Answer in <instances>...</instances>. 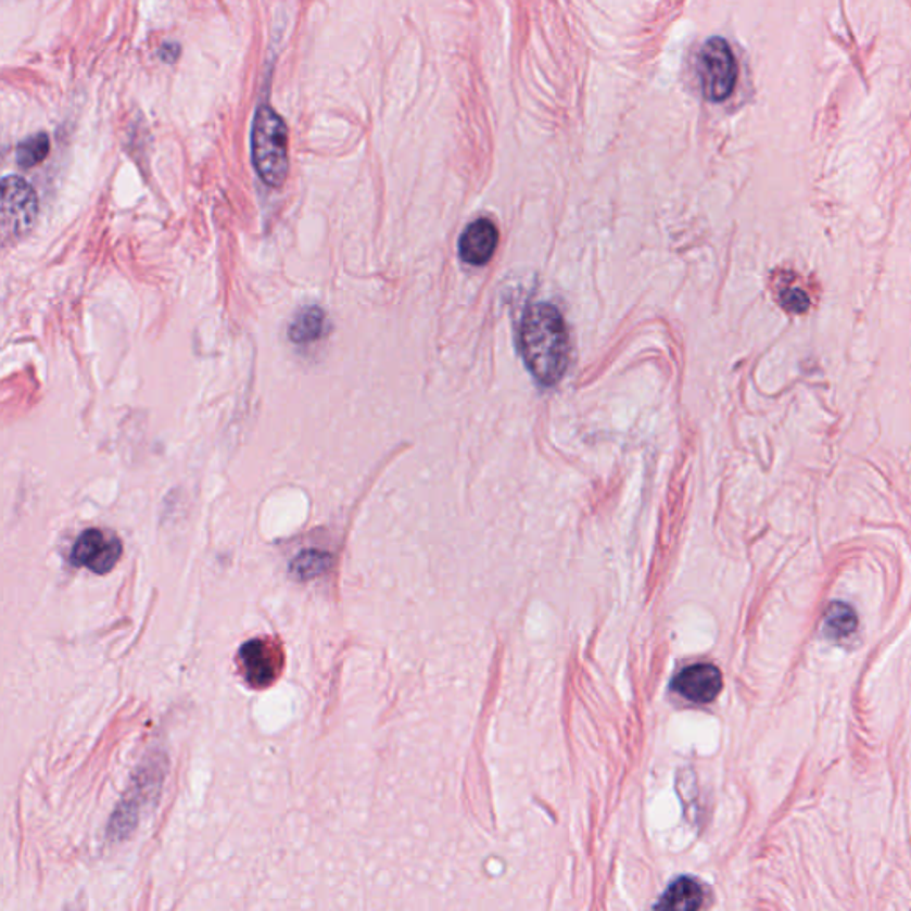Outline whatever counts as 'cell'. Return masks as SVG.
<instances>
[{
  "mask_svg": "<svg viewBox=\"0 0 911 911\" xmlns=\"http://www.w3.org/2000/svg\"><path fill=\"white\" fill-rule=\"evenodd\" d=\"M523 364L543 387H554L567 375L570 336L561 312L551 303H532L526 308L518 331Z\"/></svg>",
  "mask_w": 911,
  "mask_h": 911,
  "instance_id": "obj_1",
  "label": "cell"
},
{
  "mask_svg": "<svg viewBox=\"0 0 911 911\" xmlns=\"http://www.w3.org/2000/svg\"><path fill=\"white\" fill-rule=\"evenodd\" d=\"M252 159L256 175L269 188H280L289 175V130L271 105L256 109L252 127Z\"/></svg>",
  "mask_w": 911,
  "mask_h": 911,
  "instance_id": "obj_2",
  "label": "cell"
},
{
  "mask_svg": "<svg viewBox=\"0 0 911 911\" xmlns=\"http://www.w3.org/2000/svg\"><path fill=\"white\" fill-rule=\"evenodd\" d=\"M696 69L705 99L710 102L729 99L737 83V61L729 41L720 36L705 41L699 49Z\"/></svg>",
  "mask_w": 911,
  "mask_h": 911,
  "instance_id": "obj_3",
  "label": "cell"
},
{
  "mask_svg": "<svg viewBox=\"0 0 911 911\" xmlns=\"http://www.w3.org/2000/svg\"><path fill=\"white\" fill-rule=\"evenodd\" d=\"M38 194L27 180L18 175L4 177L0 205L2 241H16L30 232L38 217Z\"/></svg>",
  "mask_w": 911,
  "mask_h": 911,
  "instance_id": "obj_4",
  "label": "cell"
},
{
  "mask_svg": "<svg viewBox=\"0 0 911 911\" xmlns=\"http://www.w3.org/2000/svg\"><path fill=\"white\" fill-rule=\"evenodd\" d=\"M286 666L281 646L273 640H252L239 650L242 679L252 689H267L280 679Z\"/></svg>",
  "mask_w": 911,
  "mask_h": 911,
  "instance_id": "obj_5",
  "label": "cell"
},
{
  "mask_svg": "<svg viewBox=\"0 0 911 911\" xmlns=\"http://www.w3.org/2000/svg\"><path fill=\"white\" fill-rule=\"evenodd\" d=\"M122 554L124 545L116 534L102 529H89L75 542L72 562L75 567H85L93 573L105 575L116 567Z\"/></svg>",
  "mask_w": 911,
  "mask_h": 911,
  "instance_id": "obj_6",
  "label": "cell"
},
{
  "mask_svg": "<svg viewBox=\"0 0 911 911\" xmlns=\"http://www.w3.org/2000/svg\"><path fill=\"white\" fill-rule=\"evenodd\" d=\"M159 784H161V769L157 766L139 771L138 779L134 780L132 787L125 794V798L122 799V804L114 810L113 818L109 821V837L122 840L132 833L138 824L141 807L152 798Z\"/></svg>",
  "mask_w": 911,
  "mask_h": 911,
  "instance_id": "obj_7",
  "label": "cell"
},
{
  "mask_svg": "<svg viewBox=\"0 0 911 911\" xmlns=\"http://www.w3.org/2000/svg\"><path fill=\"white\" fill-rule=\"evenodd\" d=\"M673 691L695 704H709L723 689L721 671L712 665H695L680 671L671 684Z\"/></svg>",
  "mask_w": 911,
  "mask_h": 911,
  "instance_id": "obj_8",
  "label": "cell"
},
{
  "mask_svg": "<svg viewBox=\"0 0 911 911\" xmlns=\"http://www.w3.org/2000/svg\"><path fill=\"white\" fill-rule=\"evenodd\" d=\"M498 230L488 217L470 223L459 237L458 252L470 266H484L497 250Z\"/></svg>",
  "mask_w": 911,
  "mask_h": 911,
  "instance_id": "obj_9",
  "label": "cell"
},
{
  "mask_svg": "<svg viewBox=\"0 0 911 911\" xmlns=\"http://www.w3.org/2000/svg\"><path fill=\"white\" fill-rule=\"evenodd\" d=\"M704 901V885L696 877L680 876L666 888L654 911H699Z\"/></svg>",
  "mask_w": 911,
  "mask_h": 911,
  "instance_id": "obj_10",
  "label": "cell"
},
{
  "mask_svg": "<svg viewBox=\"0 0 911 911\" xmlns=\"http://www.w3.org/2000/svg\"><path fill=\"white\" fill-rule=\"evenodd\" d=\"M328 333V317L317 305L303 306L289 325V339L298 345L314 344Z\"/></svg>",
  "mask_w": 911,
  "mask_h": 911,
  "instance_id": "obj_11",
  "label": "cell"
},
{
  "mask_svg": "<svg viewBox=\"0 0 911 911\" xmlns=\"http://www.w3.org/2000/svg\"><path fill=\"white\" fill-rule=\"evenodd\" d=\"M858 629L857 611L844 602H833L824 615V634L833 641L852 636Z\"/></svg>",
  "mask_w": 911,
  "mask_h": 911,
  "instance_id": "obj_12",
  "label": "cell"
},
{
  "mask_svg": "<svg viewBox=\"0 0 911 911\" xmlns=\"http://www.w3.org/2000/svg\"><path fill=\"white\" fill-rule=\"evenodd\" d=\"M50 138L47 132H36L29 138L22 139L16 147V163L21 168H35L49 157Z\"/></svg>",
  "mask_w": 911,
  "mask_h": 911,
  "instance_id": "obj_13",
  "label": "cell"
},
{
  "mask_svg": "<svg viewBox=\"0 0 911 911\" xmlns=\"http://www.w3.org/2000/svg\"><path fill=\"white\" fill-rule=\"evenodd\" d=\"M330 554L320 551H306L292 561L291 573L300 581H308V579H316L320 573H325L330 568Z\"/></svg>",
  "mask_w": 911,
  "mask_h": 911,
  "instance_id": "obj_14",
  "label": "cell"
},
{
  "mask_svg": "<svg viewBox=\"0 0 911 911\" xmlns=\"http://www.w3.org/2000/svg\"><path fill=\"white\" fill-rule=\"evenodd\" d=\"M780 303H782L785 311L794 312V314L807 312L808 306H810L807 292L801 291L798 287H788V289L780 292Z\"/></svg>",
  "mask_w": 911,
  "mask_h": 911,
  "instance_id": "obj_15",
  "label": "cell"
},
{
  "mask_svg": "<svg viewBox=\"0 0 911 911\" xmlns=\"http://www.w3.org/2000/svg\"><path fill=\"white\" fill-rule=\"evenodd\" d=\"M159 55L164 63H175L180 55V45L175 43V41H166V43L161 45Z\"/></svg>",
  "mask_w": 911,
  "mask_h": 911,
  "instance_id": "obj_16",
  "label": "cell"
}]
</instances>
